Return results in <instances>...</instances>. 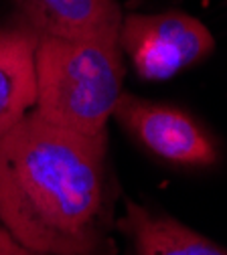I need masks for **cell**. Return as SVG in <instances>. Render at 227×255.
<instances>
[{
    "label": "cell",
    "mask_w": 227,
    "mask_h": 255,
    "mask_svg": "<svg viewBox=\"0 0 227 255\" xmlns=\"http://www.w3.org/2000/svg\"><path fill=\"white\" fill-rule=\"evenodd\" d=\"M20 20L39 37L120 39L122 12L116 0H12Z\"/></svg>",
    "instance_id": "5"
},
{
    "label": "cell",
    "mask_w": 227,
    "mask_h": 255,
    "mask_svg": "<svg viewBox=\"0 0 227 255\" xmlns=\"http://www.w3.org/2000/svg\"><path fill=\"white\" fill-rule=\"evenodd\" d=\"M108 134L85 136L35 110L0 136V223L41 255H116Z\"/></svg>",
    "instance_id": "1"
},
{
    "label": "cell",
    "mask_w": 227,
    "mask_h": 255,
    "mask_svg": "<svg viewBox=\"0 0 227 255\" xmlns=\"http://www.w3.org/2000/svg\"><path fill=\"white\" fill-rule=\"evenodd\" d=\"M112 116L130 136L162 160L183 166H209L217 160V148L209 134L177 108L122 91Z\"/></svg>",
    "instance_id": "4"
},
{
    "label": "cell",
    "mask_w": 227,
    "mask_h": 255,
    "mask_svg": "<svg viewBox=\"0 0 227 255\" xmlns=\"http://www.w3.org/2000/svg\"><path fill=\"white\" fill-rule=\"evenodd\" d=\"M120 47L142 79L162 81L207 57L215 41L199 18L185 12L130 14L120 24Z\"/></svg>",
    "instance_id": "3"
},
{
    "label": "cell",
    "mask_w": 227,
    "mask_h": 255,
    "mask_svg": "<svg viewBox=\"0 0 227 255\" xmlns=\"http://www.w3.org/2000/svg\"><path fill=\"white\" fill-rule=\"evenodd\" d=\"M35 63V112L77 134H106L124 83L120 39L39 37Z\"/></svg>",
    "instance_id": "2"
},
{
    "label": "cell",
    "mask_w": 227,
    "mask_h": 255,
    "mask_svg": "<svg viewBox=\"0 0 227 255\" xmlns=\"http://www.w3.org/2000/svg\"><path fill=\"white\" fill-rule=\"evenodd\" d=\"M118 225L128 239L126 255H227V249L177 219L156 215L132 201H126Z\"/></svg>",
    "instance_id": "7"
},
{
    "label": "cell",
    "mask_w": 227,
    "mask_h": 255,
    "mask_svg": "<svg viewBox=\"0 0 227 255\" xmlns=\"http://www.w3.org/2000/svg\"><path fill=\"white\" fill-rule=\"evenodd\" d=\"M37 45L39 35L20 18L0 26V136L35 110Z\"/></svg>",
    "instance_id": "6"
},
{
    "label": "cell",
    "mask_w": 227,
    "mask_h": 255,
    "mask_svg": "<svg viewBox=\"0 0 227 255\" xmlns=\"http://www.w3.org/2000/svg\"><path fill=\"white\" fill-rule=\"evenodd\" d=\"M0 255H41L37 251H30L22 243H18L10 231L0 223Z\"/></svg>",
    "instance_id": "8"
}]
</instances>
